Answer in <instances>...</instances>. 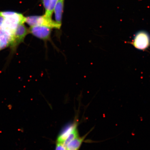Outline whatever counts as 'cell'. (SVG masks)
Segmentation results:
<instances>
[{
  "instance_id": "277c9868",
  "label": "cell",
  "mask_w": 150,
  "mask_h": 150,
  "mask_svg": "<svg viewBox=\"0 0 150 150\" xmlns=\"http://www.w3.org/2000/svg\"><path fill=\"white\" fill-rule=\"evenodd\" d=\"M28 33L29 29L24 25V23L19 24L13 34V41L11 47L13 51L16 50L19 45L24 42Z\"/></svg>"
},
{
  "instance_id": "3957f363",
  "label": "cell",
  "mask_w": 150,
  "mask_h": 150,
  "mask_svg": "<svg viewBox=\"0 0 150 150\" xmlns=\"http://www.w3.org/2000/svg\"><path fill=\"white\" fill-rule=\"evenodd\" d=\"M52 29L46 26L39 25L30 27L29 33L41 40L46 42L50 40Z\"/></svg>"
},
{
  "instance_id": "8fae6325",
  "label": "cell",
  "mask_w": 150,
  "mask_h": 150,
  "mask_svg": "<svg viewBox=\"0 0 150 150\" xmlns=\"http://www.w3.org/2000/svg\"><path fill=\"white\" fill-rule=\"evenodd\" d=\"M52 0H42V3L45 7V12L48 10Z\"/></svg>"
},
{
  "instance_id": "6da1fadb",
  "label": "cell",
  "mask_w": 150,
  "mask_h": 150,
  "mask_svg": "<svg viewBox=\"0 0 150 150\" xmlns=\"http://www.w3.org/2000/svg\"><path fill=\"white\" fill-rule=\"evenodd\" d=\"M25 23L30 27L33 26L43 25L55 29H59L61 25L56 23V21L47 17L45 15L42 16H31L25 17Z\"/></svg>"
},
{
  "instance_id": "7c38bea8",
  "label": "cell",
  "mask_w": 150,
  "mask_h": 150,
  "mask_svg": "<svg viewBox=\"0 0 150 150\" xmlns=\"http://www.w3.org/2000/svg\"><path fill=\"white\" fill-rule=\"evenodd\" d=\"M55 150H66L63 144L56 142Z\"/></svg>"
},
{
  "instance_id": "5b68a950",
  "label": "cell",
  "mask_w": 150,
  "mask_h": 150,
  "mask_svg": "<svg viewBox=\"0 0 150 150\" xmlns=\"http://www.w3.org/2000/svg\"><path fill=\"white\" fill-rule=\"evenodd\" d=\"M133 44L136 48L144 50L148 47L150 44V36L147 32L139 31L135 35Z\"/></svg>"
},
{
  "instance_id": "9c48e42d",
  "label": "cell",
  "mask_w": 150,
  "mask_h": 150,
  "mask_svg": "<svg viewBox=\"0 0 150 150\" xmlns=\"http://www.w3.org/2000/svg\"><path fill=\"white\" fill-rule=\"evenodd\" d=\"M88 133L86 134L85 136L82 137H79V136L69 142L65 147L66 150H79L84 139L85 138Z\"/></svg>"
},
{
  "instance_id": "52a82bcc",
  "label": "cell",
  "mask_w": 150,
  "mask_h": 150,
  "mask_svg": "<svg viewBox=\"0 0 150 150\" xmlns=\"http://www.w3.org/2000/svg\"><path fill=\"white\" fill-rule=\"evenodd\" d=\"M64 0H58L54 11L56 23L61 25Z\"/></svg>"
},
{
  "instance_id": "8992f818",
  "label": "cell",
  "mask_w": 150,
  "mask_h": 150,
  "mask_svg": "<svg viewBox=\"0 0 150 150\" xmlns=\"http://www.w3.org/2000/svg\"><path fill=\"white\" fill-rule=\"evenodd\" d=\"M13 41V33L0 27V51L12 46Z\"/></svg>"
},
{
  "instance_id": "7a4b0ae2",
  "label": "cell",
  "mask_w": 150,
  "mask_h": 150,
  "mask_svg": "<svg viewBox=\"0 0 150 150\" xmlns=\"http://www.w3.org/2000/svg\"><path fill=\"white\" fill-rule=\"evenodd\" d=\"M0 13L5 18V23L13 29H16L19 24L25 23V17L20 13L6 11L0 12Z\"/></svg>"
},
{
  "instance_id": "ba28073f",
  "label": "cell",
  "mask_w": 150,
  "mask_h": 150,
  "mask_svg": "<svg viewBox=\"0 0 150 150\" xmlns=\"http://www.w3.org/2000/svg\"><path fill=\"white\" fill-rule=\"evenodd\" d=\"M77 127V125L76 123L69 125L65 127L62 131L61 133L58 137L56 142L63 144L67 136L72 132L74 129Z\"/></svg>"
},
{
  "instance_id": "30bf717a",
  "label": "cell",
  "mask_w": 150,
  "mask_h": 150,
  "mask_svg": "<svg viewBox=\"0 0 150 150\" xmlns=\"http://www.w3.org/2000/svg\"><path fill=\"white\" fill-rule=\"evenodd\" d=\"M78 137L79 134L78 130L76 127L72 131V132H71L70 134L68 136H67L66 139L64 142L63 144L64 146L65 147V146H66L69 142L72 141V140Z\"/></svg>"
},
{
  "instance_id": "4fadbf2b",
  "label": "cell",
  "mask_w": 150,
  "mask_h": 150,
  "mask_svg": "<svg viewBox=\"0 0 150 150\" xmlns=\"http://www.w3.org/2000/svg\"><path fill=\"white\" fill-rule=\"evenodd\" d=\"M5 18L0 13V27L3 25L4 22V21Z\"/></svg>"
}]
</instances>
